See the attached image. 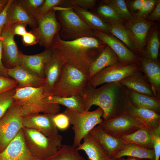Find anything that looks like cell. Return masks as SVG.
I'll list each match as a JSON object with an SVG mask.
<instances>
[{
	"label": "cell",
	"mask_w": 160,
	"mask_h": 160,
	"mask_svg": "<svg viewBox=\"0 0 160 160\" xmlns=\"http://www.w3.org/2000/svg\"><path fill=\"white\" fill-rule=\"evenodd\" d=\"M146 0H135L130 1L129 3L128 7L129 11H138L143 5Z\"/></svg>",
	"instance_id": "49"
},
{
	"label": "cell",
	"mask_w": 160,
	"mask_h": 160,
	"mask_svg": "<svg viewBox=\"0 0 160 160\" xmlns=\"http://www.w3.org/2000/svg\"><path fill=\"white\" fill-rule=\"evenodd\" d=\"M156 133L143 127L130 134L120 138L126 144L132 143L146 148L153 149V141Z\"/></svg>",
	"instance_id": "29"
},
{
	"label": "cell",
	"mask_w": 160,
	"mask_h": 160,
	"mask_svg": "<svg viewBox=\"0 0 160 160\" xmlns=\"http://www.w3.org/2000/svg\"><path fill=\"white\" fill-rule=\"evenodd\" d=\"M153 149L154 152V160H159L160 157V131L156 133L154 141Z\"/></svg>",
	"instance_id": "47"
},
{
	"label": "cell",
	"mask_w": 160,
	"mask_h": 160,
	"mask_svg": "<svg viewBox=\"0 0 160 160\" xmlns=\"http://www.w3.org/2000/svg\"><path fill=\"white\" fill-rule=\"evenodd\" d=\"M53 120L58 129L61 130L66 129L70 124L68 117L63 113L54 114Z\"/></svg>",
	"instance_id": "41"
},
{
	"label": "cell",
	"mask_w": 160,
	"mask_h": 160,
	"mask_svg": "<svg viewBox=\"0 0 160 160\" xmlns=\"http://www.w3.org/2000/svg\"><path fill=\"white\" fill-rule=\"evenodd\" d=\"M119 63V60L117 55L106 45L91 64L88 70L89 80L104 68Z\"/></svg>",
	"instance_id": "25"
},
{
	"label": "cell",
	"mask_w": 160,
	"mask_h": 160,
	"mask_svg": "<svg viewBox=\"0 0 160 160\" xmlns=\"http://www.w3.org/2000/svg\"><path fill=\"white\" fill-rule=\"evenodd\" d=\"M69 2V1L63 0H45L39 10L37 16L47 13L54 7H66L63 5L68 3Z\"/></svg>",
	"instance_id": "39"
},
{
	"label": "cell",
	"mask_w": 160,
	"mask_h": 160,
	"mask_svg": "<svg viewBox=\"0 0 160 160\" xmlns=\"http://www.w3.org/2000/svg\"><path fill=\"white\" fill-rule=\"evenodd\" d=\"M119 82L129 89L139 93L156 97L150 84L141 71L125 77Z\"/></svg>",
	"instance_id": "23"
},
{
	"label": "cell",
	"mask_w": 160,
	"mask_h": 160,
	"mask_svg": "<svg viewBox=\"0 0 160 160\" xmlns=\"http://www.w3.org/2000/svg\"><path fill=\"white\" fill-rule=\"evenodd\" d=\"M160 0H157V3L153 10L147 17L145 20L152 22L160 20Z\"/></svg>",
	"instance_id": "46"
},
{
	"label": "cell",
	"mask_w": 160,
	"mask_h": 160,
	"mask_svg": "<svg viewBox=\"0 0 160 160\" xmlns=\"http://www.w3.org/2000/svg\"><path fill=\"white\" fill-rule=\"evenodd\" d=\"M138 57L141 71L150 84L155 96L160 98V67L159 62L142 55Z\"/></svg>",
	"instance_id": "22"
},
{
	"label": "cell",
	"mask_w": 160,
	"mask_h": 160,
	"mask_svg": "<svg viewBox=\"0 0 160 160\" xmlns=\"http://www.w3.org/2000/svg\"><path fill=\"white\" fill-rule=\"evenodd\" d=\"M22 36V43L25 46H31L38 43L37 38L31 31L27 32Z\"/></svg>",
	"instance_id": "45"
},
{
	"label": "cell",
	"mask_w": 160,
	"mask_h": 160,
	"mask_svg": "<svg viewBox=\"0 0 160 160\" xmlns=\"http://www.w3.org/2000/svg\"><path fill=\"white\" fill-rule=\"evenodd\" d=\"M16 88L0 92V118L13 103Z\"/></svg>",
	"instance_id": "37"
},
{
	"label": "cell",
	"mask_w": 160,
	"mask_h": 160,
	"mask_svg": "<svg viewBox=\"0 0 160 160\" xmlns=\"http://www.w3.org/2000/svg\"><path fill=\"white\" fill-rule=\"evenodd\" d=\"M152 27L148 36L145 52L142 55L152 60L157 61L160 44L158 31L156 25L154 24Z\"/></svg>",
	"instance_id": "32"
},
{
	"label": "cell",
	"mask_w": 160,
	"mask_h": 160,
	"mask_svg": "<svg viewBox=\"0 0 160 160\" xmlns=\"http://www.w3.org/2000/svg\"><path fill=\"white\" fill-rule=\"evenodd\" d=\"M13 25H5L1 33L2 60L7 68L20 65L21 53L19 51L15 41Z\"/></svg>",
	"instance_id": "15"
},
{
	"label": "cell",
	"mask_w": 160,
	"mask_h": 160,
	"mask_svg": "<svg viewBox=\"0 0 160 160\" xmlns=\"http://www.w3.org/2000/svg\"><path fill=\"white\" fill-rule=\"evenodd\" d=\"M9 0H0V13L3 10Z\"/></svg>",
	"instance_id": "51"
},
{
	"label": "cell",
	"mask_w": 160,
	"mask_h": 160,
	"mask_svg": "<svg viewBox=\"0 0 160 160\" xmlns=\"http://www.w3.org/2000/svg\"><path fill=\"white\" fill-rule=\"evenodd\" d=\"M109 25V33L120 40L129 49L137 55L134 44L123 24Z\"/></svg>",
	"instance_id": "35"
},
{
	"label": "cell",
	"mask_w": 160,
	"mask_h": 160,
	"mask_svg": "<svg viewBox=\"0 0 160 160\" xmlns=\"http://www.w3.org/2000/svg\"><path fill=\"white\" fill-rule=\"evenodd\" d=\"M22 129L0 152V160H40L32 154L27 146Z\"/></svg>",
	"instance_id": "16"
},
{
	"label": "cell",
	"mask_w": 160,
	"mask_h": 160,
	"mask_svg": "<svg viewBox=\"0 0 160 160\" xmlns=\"http://www.w3.org/2000/svg\"><path fill=\"white\" fill-rule=\"evenodd\" d=\"M13 1V0H9L4 8L0 13V40L2 39V32L6 25L8 12Z\"/></svg>",
	"instance_id": "43"
},
{
	"label": "cell",
	"mask_w": 160,
	"mask_h": 160,
	"mask_svg": "<svg viewBox=\"0 0 160 160\" xmlns=\"http://www.w3.org/2000/svg\"><path fill=\"white\" fill-rule=\"evenodd\" d=\"M17 85V82L14 79L0 76V92L15 88Z\"/></svg>",
	"instance_id": "42"
},
{
	"label": "cell",
	"mask_w": 160,
	"mask_h": 160,
	"mask_svg": "<svg viewBox=\"0 0 160 160\" xmlns=\"http://www.w3.org/2000/svg\"><path fill=\"white\" fill-rule=\"evenodd\" d=\"M83 139V143L76 148L78 151H84L89 160H109L111 159L100 144L89 133Z\"/></svg>",
	"instance_id": "26"
},
{
	"label": "cell",
	"mask_w": 160,
	"mask_h": 160,
	"mask_svg": "<svg viewBox=\"0 0 160 160\" xmlns=\"http://www.w3.org/2000/svg\"><path fill=\"white\" fill-rule=\"evenodd\" d=\"M94 33L95 36L109 46L116 54L120 63L124 65L138 63L137 55L114 36L96 30H94Z\"/></svg>",
	"instance_id": "14"
},
{
	"label": "cell",
	"mask_w": 160,
	"mask_h": 160,
	"mask_svg": "<svg viewBox=\"0 0 160 160\" xmlns=\"http://www.w3.org/2000/svg\"><path fill=\"white\" fill-rule=\"evenodd\" d=\"M37 26L31 31L35 35L40 45L45 49L51 48L53 39L59 33L61 25L58 21L56 11L53 9L36 18Z\"/></svg>",
	"instance_id": "9"
},
{
	"label": "cell",
	"mask_w": 160,
	"mask_h": 160,
	"mask_svg": "<svg viewBox=\"0 0 160 160\" xmlns=\"http://www.w3.org/2000/svg\"><path fill=\"white\" fill-rule=\"evenodd\" d=\"M54 114L37 113L23 116V126L36 130L47 136L57 135L58 129L53 120Z\"/></svg>",
	"instance_id": "17"
},
{
	"label": "cell",
	"mask_w": 160,
	"mask_h": 160,
	"mask_svg": "<svg viewBox=\"0 0 160 160\" xmlns=\"http://www.w3.org/2000/svg\"><path fill=\"white\" fill-rule=\"evenodd\" d=\"M157 0H146L141 8L133 15L140 19H145L154 8Z\"/></svg>",
	"instance_id": "40"
},
{
	"label": "cell",
	"mask_w": 160,
	"mask_h": 160,
	"mask_svg": "<svg viewBox=\"0 0 160 160\" xmlns=\"http://www.w3.org/2000/svg\"><path fill=\"white\" fill-rule=\"evenodd\" d=\"M95 12L96 14L109 25L122 24L124 23L114 9L106 3L103 2L97 7Z\"/></svg>",
	"instance_id": "34"
},
{
	"label": "cell",
	"mask_w": 160,
	"mask_h": 160,
	"mask_svg": "<svg viewBox=\"0 0 160 160\" xmlns=\"http://www.w3.org/2000/svg\"><path fill=\"white\" fill-rule=\"evenodd\" d=\"M128 89L129 100L134 106L138 108L149 109L159 114L160 111V98Z\"/></svg>",
	"instance_id": "27"
},
{
	"label": "cell",
	"mask_w": 160,
	"mask_h": 160,
	"mask_svg": "<svg viewBox=\"0 0 160 160\" xmlns=\"http://www.w3.org/2000/svg\"><path fill=\"white\" fill-rule=\"evenodd\" d=\"M141 71L138 63L124 65L120 63L106 67L98 72L88 82L92 87L120 81L125 77Z\"/></svg>",
	"instance_id": "10"
},
{
	"label": "cell",
	"mask_w": 160,
	"mask_h": 160,
	"mask_svg": "<svg viewBox=\"0 0 160 160\" xmlns=\"http://www.w3.org/2000/svg\"><path fill=\"white\" fill-rule=\"evenodd\" d=\"M18 23L26 24L33 28L37 26L36 19L25 9L19 1L13 0L8 12L5 25Z\"/></svg>",
	"instance_id": "24"
},
{
	"label": "cell",
	"mask_w": 160,
	"mask_h": 160,
	"mask_svg": "<svg viewBox=\"0 0 160 160\" xmlns=\"http://www.w3.org/2000/svg\"><path fill=\"white\" fill-rule=\"evenodd\" d=\"M99 125L106 132L118 138L145 127L134 117L126 113L121 114L107 120H103Z\"/></svg>",
	"instance_id": "11"
},
{
	"label": "cell",
	"mask_w": 160,
	"mask_h": 160,
	"mask_svg": "<svg viewBox=\"0 0 160 160\" xmlns=\"http://www.w3.org/2000/svg\"><path fill=\"white\" fill-rule=\"evenodd\" d=\"M53 9L57 12L61 25L59 33L61 39L71 41L84 37L95 36L94 31L86 24L72 6L56 7Z\"/></svg>",
	"instance_id": "5"
},
{
	"label": "cell",
	"mask_w": 160,
	"mask_h": 160,
	"mask_svg": "<svg viewBox=\"0 0 160 160\" xmlns=\"http://www.w3.org/2000/svg\"><path fill=\"white\" fill-rule=\"evenodd\" d=\"M63 113L68 117L70 124L73 125L74 137L72 145L76 148L81 143L84 137L103 120L101 118L103 111L99 107L92 111H77L66 108Z\"/></svg>",
	"instance_id": "7"
},
{
	"label": "cell",
	"mask_w": 160,
	"mask_h": 160,
	"mask_svg": "<svg viewBox=\"0 0 160 160\" xmlns=\"http://www.w3.org/2000/svg\"><path fill=\"white\" fill-rule=\"evenodd\" d=\"M126 159L123 157L116 159L111 158L109 160H126Z\"/></svg>",
	"instance_id": "53"
},
{
	"label": "cell",
	"mask_w": 160,
	"mask_h": 160,
	"mask_svg": "<svg viewBox=\"0 0 160 160\" xmlns=\"http://www.w3.org/2000/svg\"><path fill=\"white\" fill-rule=\"evenodd\" d=\"M144 159H142L138 158L135 157L131 156H127L126 160H144Z\"/></svg>",
	"instance_id": "52"
},
{
	"label": "cell",
	"mask_w": 160,
	"mask_h": 160,
	"mask_svg": "<svg viewBox=\"0 0 160 160\" xmlns=\"http://www.w3.org/2000/svg\"><path fill=\"white\" fill-rule=\"evenodd\" d=\"M22 118L21 106L14 103L0 118V152L23 127Z\"/></svg>",
	"instance_id": "8"
},
{
	"label": "cell",
	"mask_w": 160,
	"mask_h": 160,
	"mask_svg": "<svg viewBox=\"0 0 160 160\" xmlns=\"http://www.w3.org/2000/svg\"><path fill=\"white\" fill-rule=\"evenodd\" d=\"M123 113L132 116L148 129L155 133L160 131V116L150 110L136 107L131 103L129 96L126 100Z\"/></svg>",
	"instance_id": "13"
},
{
	"label": "cell",
	"mask_w": 160,
	"mask_h": 160,
	"mask_svg": "<svg viewBox=\"0 0 160 160\" xmlns=\"http://www.w3.org/2000/svg\"><path fill=\"white\" fill-rule=\"evenodd\" d=\"M73 145H63L54 154L44 160H86Z\"/></svg>",
	"instance_id": "33"
},
{
	"label": "cell",
	"mask_w": 160,
	"mask_h": 160,
	"mask_svg": "<svg viewBox=\"0 0 160 160\" xmlns=\"http://www.w3.org/2000/svg\"><path fill=\"white\" fill-rule=\"evenodd\" d=\"M154 24L153 22L133 15L123 23V25L134 44L137 55L142 53L146 44L149 31Z\"/></svg>",
	"instance_id": "12"
},
{
	"label": "cell",
	"mask_w": 160,
	"mask_h": 160,
	"mask_svg": "<svg viewBox=\"0 0 160 160\" xmlns=\"http://www.w3.org/2000/svg\"><path fill=\"white\" fill-rule=\"evenodd\" d=\"M22 129L27 146L32 154L40 160L55 154L62 144V137L59 134L48 137L33 129L24 127Z\"/></svg>",
	"instance_id": "6"
},
{
	"label": "cell",
	"mask_w": 160,
	"mask_h": 160,
	"mask_svg": "<svg viewBox=\"0 0 160 160\" xmlns=\"http://www.w3.org/2000/svg\"><path fill=\"white\" fill-rule=\"evenodd\" d=\"M49 96L44 86L16 88L14 103L20 106L22 116L37 113L55 114L60 111V105L46 103L44 98Z\"/></svg>",
	"instance_id": "3"
},
{
	"label": "cell",
	"mask_w": 160,
	"mask_h": 160,
	"mask_svg": "<svg viewBox=\"0 0 160 160\" xmlns=\"http://www.w3.org/2000/svg\"><path fill=\"white\" fill-rule=\"evenodd\" d=\"M128 96V89L119 81L105 84L97 88L87 84L81 95L84 110L89 111L93 105L98 106L103 111L104 120L122 114Z\"/></svg>",
	"instance_id": "1"
},
{
	"label": "cell",
	"mask_w": 160,
	"mask_h": 160,
	"mask_svg": "<svg viewBox=\"0 0 160 160\" xmlns=\"http://www.w3.org/2000/svg\"><path fill=\"white\" fill-rule=\"evenodd\" d=\"M75 12L86 24L93 30H98L108 33L110 25L105 22L95 13L83 9L77 6L72 5Z\"/></svg>",
	"instance_id": "28"
},
{
	"label": "cell",
	"mask_w": 160,
	"mask_h": 160,
	"mask_svg": "<svg viewBox=\"0 0 160 160\" xmlns=\"http://www.w3.org/2000/svg\"><path fill=\"white\" fill-rule=\"evenodd\" d=\"M7 73L17 83L16 88L38 87L44 86L45 79L41 78L23 66L19 65L7 68Z\"/></svg>",
	"instance_id": "19"
},
{
	"label": "cell",
	"mask_w": 160,
	"mask_h": 160,
	"mask_svg": "<svg viewBox=\"0 0 160 160\" xmlns=\"http://www.w3.org/2000/svg\"><path fill=\"white\" fill-rule=\"evenodd\" d=\"M2 39L0 40V76L9 78L7 72V68L4 65L2 60Z\"/></svg>",
	"instance_id": "50"
},
{
	"label": "cell",
	"mask_w": 160,
	"mask_h": 160,
	"mask_svg": "<svg viewBox=\"0 0 160 160\" xmlns=\"http://www.w3.org/2000/svg\"><path fill=\"white\" fill-rule=\"evenodd\" d=\"M44 100L46 103L61 105L75 111L84 110L82 97L80 95L68 97L50 95L45 97Z\"/></svg>",
	"instance_id": "31"
},
{
	"label": "cell",
	"mask_w": 160,
	"mask_h": 160,
	"mask_svg": "<svg viewBox=\"0 0 160 160\" xmlns=\"http://www.w3.org/2000/svg\"><path fill=\"white\" fill-rule=\"evenodd\" d=\"M102 2L111 7L121 17L124 22L129 20L132 15L129 11L124 0H105Z\"/></svg>",
	"instance_id": "36"
},
{
	"label": "cell",
	"mask_w": 160,
	"mask_h": 160,
	"mask_svg": "<svg viewBox=\"0 0 160 160\" xmlns=\"http://www.w3.org/2000/svg\"><path fill=\"white\" fill-rule=\"evenodd\" d=\"M53 49H45L43 52L32 55L21 53L20 65L29 70L39 77L45 78V65L52 56Z\"/></svg>",
	"instance_id": "21"
},
{
	"label": "cell",
	"mask_w": 160,
	"mask_h": 160,
	"mask_svg": "<svg viewBox=\"0 0 160 160\" xmlns=\"http://www.w3.org/2000/svg\"><path fill=\"white\" fill-rule=\"evenodd\" d=\"M106 45L95 36L65 41L61 39L59 33L55 36L51 48L62 53L66 63L88 71L91 64Z\"/></svg>",
	"instance_id": "2"
},
{
	"label": "cell",
	"mask_w": 160,
	"mask_h": 160,
	"mask_svg": "<svg viewBox=\"0 0 160 160\" xmlns=\"http://www.w3.org/2000/svg\"><path fill=\"white\" fill-rule=\"evenodd\" d=\"M45 0H20V3L25 9L35 19L39 10Z\"/></svg>",
	"instance_id": "38"
},
{
	"label": "cell",
	"mask_w": 160,
	"mask_h": 160,
	"mask_svg": "<svg viewBox=\"0 0 160 160\" xmlns=\"http://www.w3.org/2000/svg\"><path fill=\"white\" fill-rule=\"evenodd\" d=\"M53 49L52 55L46 63L44 68L45 79L44 87L48 93L58 81L63 67L66 63V60L62 53L57 49Z\"/></svg>",
	"instance_id": "18"
},
{
	"label": "cell",
	"mask_w": 160,
	"mask_h": 160,
	"mask_svg": "<svg viewBox=\"0 0 160 160\" xmlns=\"http://www.w3.org/2000/svg\"><path fill=\"white\" fill-rule=\"evenodd\" d=\"M27 24L23 23H18L14 24L13 33L14 36L18 35L22 36L27 31L26 29Z\"/></svg>",
	"instance_id": "48"
},
{
	"label": "cell",
	"mask_w": 160,
	"mask_h": 160,
	"mask_svg": "<svg viewBox=\"0 0 160 160\" xmlns=\"http://www.w3.org/2000/svg\"><path fill=\"white\" fill-rule=\"evenodd\" d=\"M89 133L99 142L111 158L126 146V144L120 138L108 134L99 125L95 127Z\"/></svg>",
	"instance_id": "20"
},
{
	"label": "cell",
	"mask_w": 160,
	"mask_h": 160,
	"mask_svg": "<svg viewBox=\"0 0 160 160\" xmlns=\"http://www.w3.org/2000/svg\"><path fill=\"white\" fill-rule=\"evenodd\" d=\"M89 79L88 71L65 63L59 79L48 92L49 96L68 97L81 95Z\"/></svg>",
	"instance_id": "4"
},
{
	"label": "cell",
	"mask_w": 160,
	"mask_h": 160,
	"mask_svg": "<svg viewBox=\"0 0 160 160\" xmlns=\"http://www.w3.org/2000/svg\"><path fill=\"white\" fill-rule=\"evenodd\" d=\"M95 0H70L72 5L77 6L86 10L92 9L95 7Z\"/></svg>",
	"instance_id": "44"
},
{
	"label": "cell",
	"mask_w": 160,
	"mask_h": 160,
	"mask_svg": "<svg viewBox=\"0 0 160 160\" xmlns=\"http://www.w3.org/2000/svg\"><path fill=\"white\" fill-rule=\"evenodd\" d=\"M125 156H131L142 159L154 160L153 149H150L138 145L128 143L123 149L118 152L112 159L121 158Z\"/></svg>",
	"instance_id": "30"
}]
</instances>
